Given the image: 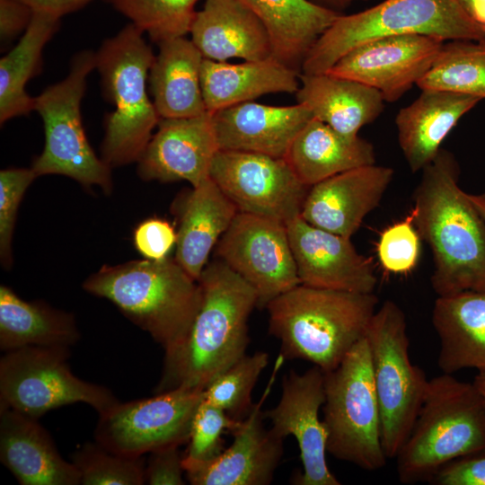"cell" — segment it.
<instances>
[{
	"label": "cell",
	"mask_w": 485,
	"mask_h": 485,
	"mask_svg": "<svg viewBox=\"0 0 485 485\" xmlns=\"http://www.w3.org/2000/svg\"><path fill=\"white\" fill-rule=\"evenodd\" d=\"M312 3L326 8L328 10H331L340 13H343L342 12L349 7L353 3L357 1H367V0H309Z\"/></svg>",
	"instance_id": "obj_47"
},
{
	"label": "cell",
	"mask_w": 485,
	"mask_h": 485,
	"mask_svg": "<svg viewBox=\"0 0 485 485\" xmlns=\"http://www.w3.org/2000/svg\"><path fill=\"white\" fill-rule=\"evenodd\" d=\"M190 33L204 58L258 61L272 57L265 25L241 0H204Z\"/></svg>",
	"instance_id": "obj_23"
},
{
	"label": "cell",
	"mask_w": 485,
	"mask_h": 485,
	"mask_svg": "<svg viewBox=\"0 0 485 485\" xmlns=\"http://www.w3.org/2000/svg\"><path fill=\"white\" fill-rule=\"evenodd\" d=\"M83 288L115 304L151 335L164 357L184 342L202 297L198 281L168 257L104 265L85 279Z\"/></svg>",
	"instance_id": "obj_4"
},
{
	"label": "cell",
	"mask_w": 485,
	"mask_h": 485,
	"mask_svg": "<svg viewBox=\"0 0 485 485\" xmlns=\"http://www.w3.org/2000/svg\"><path fill=\"white\" fill-rule=\"evenodd\" d=\"M82 485L145 484L146 461L109 451L96 441L79 446L72 454Z\"/></svg>",
	"instance_id": "obj_37"
},
{
	"label": "cell",
	"mask_w": 485,
	"mask_h": 485,
	"mask_svg": "<svg viewBox=\"0 0 485 485\" xmlns=\"http://www.w3.org/2000/svg\"><path fill=\"white\" fill-rule=\"evenodd\" d=\"M378 303L374 293L300 284L266 305L269 332L285 360H305L326 373L365 337Z\"/></svg>",
	"instance_id": "obj_3"
},
{
	"label": "cell",
	"mask_w": 485,
	"mask_h": 485,
	"mask_svg": "<svg viewBox=\"0 0 485 485\" xmlns=\"http://www.w3.org/2000/svg\"><path fill=\"white\" fill-rule=\"evenodd\" d=\"M263 22L271 41L272 58L300 73L320 36L342 13L309 0H241Z\"/></svg>",
	"instance_id": "obj_31"
},
{
	"label": "cell",
	"mask_w": 485,
	"mask_h": 485,
	"mask_svg": "<svg viewBox=\"0 0 485 485\" xmlns=\"http://www.w3.org/2000/svg\"><path fill=\"white\" fill-rule=\"evenodd\" d=\"M209 176L239 212L284 224L300 216L310 189L285 158L256 152L219 149Z\"/></svg>",
	"instance_id": "obj_13"
},
{
	"label": "cell",
	"mask_w": 485,
	"mask_h": 485,
	"mask_svg": "<svg viewBox=\"0 0 485 485\" xmlns=\"http://www.w3.org/2000/svg\"><path fill=\"white\" fill-rule=\"evenodd\" d=\"M33 9L22 0H0V39L4 43L24 32L29 26Z\"/></svg>",
	"instance_id": "obj_44"
},
{
	"label": "cell",
	"mask_w": 485,
	"mask_h": 485,
	"mask_svg": "<svg viewBox=\"0 0 485 485\" xmlns=\"http://www.w3.org/2000/svg\"><path fill=\"white\" fill-rule=\"evenodd\" d=\"M314 118L308 107L239 103L212 113L219 149L256 152L276 157L289 146Z\"/></svg>",
	"instance_id": "obj_21"
},
{
	"label": "cell",
	"mask_w": 485,
	"mask_h": 485,
	"mask_svg": "<svg viewBox=\"0 0 485 485\" xmlns=\"http://www.w3.org/2000/svg\"><path fill=\"white\" fill-rule=\"evenodd\" d=\"M219 260L255 290L258 307L300 285L286 224L238 212L216 247Z\"/></svg>",
	"instance_id": "obj_14"
},
{
	"label": "cell",
	"mask_w": 485,
	"mask_h": 485,
	"mask_svg": "<svg viewBox=\"0 0 485 485\" xmlns=\"http://www.w3.org/2000/svg\"><path fill=\"white\" fill-rule=\"evenodd\" d=\"M444 42L420 34L374 39L350 49L325 73L360 82L393 102L428 71Z\"/></svg>",
	"instance_id": "obj_16"
},
{
	"label": "cell",
	"mask_w": 485,
	"mask_h": 485,
	"mask_svg": "<svg viewBox=\"0 0 485 485\" xmlns=\"http://www.w3.org/2000/svg\"><path fill=\"white\" fill-rule=\"evenodd\" d=\"M324 401V372L313 366L302 374L290 370L284 375L278 403L263 412L276 436H292L297 442L303 472L295 475L294 484H340L326 462L327 431L319 417Z\"/></svg>",
	"instance_id": "obj_15"
},
{
	"label": "cell",
	"mask_w": 485,
	"mask_h": 485,
	"mask_svg": "<svg viewBox=\"0 0 485 485\" xmlns=\"http://www.w3.org/2000/svg\"><path fill=\"white\" fill-rule=\"evenodd\" d=\"M463 11L485 31V0H457Z\"/></svg>",
	"instance_id": "obj_46"
},
{
	"label": "cell",
	"mask_w": 485,
	"mask_h": 485,
	"mask_svg": "<svg viewBox=\"0 0 485 485\" xmlns=\"http://www.w3.org/2000/svg\"><path fill=\"white\" fill-rule=\"evenodd\" d=\"M404 34L427 35L443 41L485 40V31L457 0H384L364 11L338 16L308 52L301 74L325 73L364 42Z\"/></svg>",
	"instance_id": "obj_7"
},
{
	"label": "cell",
	"mask_w": 485,
	"mask_h": 485,
	"mask_svg": "<svg viewBox=\"0 0 485 485\" xmlns=\"http://www.w3.org/2000/svg\"><path fill=\"white\" fill-rule=\"evenodd\" d=\"M454 155L441 148L422 170L411 210L414 225L430 247L431 286L438 296L485 291V219L459 186Z\"/></svg>",
	"instance_id": "obj_1"
},
{
	"label": "cell",
	"mask_w": 485,
	"mask_h": 485,
	"mask_svg": "<svg viewBox=\"0 0 485 485\" xmlns=\"http://www.w3.org/2000/svg\"><path fill=\"white\" fill-rule=\"evenodd\" d=\"M34 11V10H33ZM59 17L34 11L19 42L0 59V122L35 110V98L25 90L40 68L42 50L59 27Z\"/></svg>",
	"instance_id": "obj_33"
},
{
	"label": "cell",
	"mask_w": 485,
	"mask_h": 485,
	"mask_svg": "<svg viewBox=\"0 0 485 485\" xmlns=\"http://www.w3.org/2000/svg\"><path fill=\"white\" fill-rule=\"evenodd\" d=\"M198 281L199 308L184 342L164 357L155 393L180 387L205 389L246 354L248 321L258 307L255 290L221 260L207 264Z\"/></svg>",
	"instance_id": "obj_2"
},
{
	"label": "cell",
	"mask_w": 485,
	"mask_h": 485,
	"mask_svg": "<svg viewBox=\"0 0 485 485\" xmlns=\"http://www.w3.org/2000/svg\"><path fill=\"white\" fill-rule=\"evenodd\" d=\"M481 100L447 91L423 89L395 117L398 142L410 170L422 171L461 118Z\"/></svg>",
	"instance_id": "obj_24"
},
{
	"label": "cell",
	"mask_w": 485,
	"mask_h": 485,
	"mask_svg": "<svg viewBox=\"0 0 485 485\" xmlns=\"http://www.w3.org/2000/svg\"><path fill=\"white\" fill-rule=\"evenodd\" d=\"M485 448V401L472 383L443 373L428 381L412 428L401 447V482L428 481L447 463Z\"/></svg>",
	"instance_id": "obj_5"
},
{
	"label": "cell",
	"mask_w": 485,
	"mask_h": 485,
	"mask_svg": "<svg viewBox=\"0 0 485 485\" xmlns=\"http://www.w3.org/2000/svg\"><path fill=\"white\" fill-rule=\"evenodd\" d=\"M218 150L212 113L161 119L137 161V172L146 181H187L196 187L210 177Z\"/></svg>",
	"instance_id": "obj_19"
},
{
	"label": "cell",
	"mask_w": 485,
	"mask_h": 485,
	"mask_svg": "<svg viewBox=\"0 0 485 485\" xmlns=\"http://www.w3.org/2000/svg\"><path fill=\"white\" fill-rule=\"evenodd\" d=\"M34 11H40L61 18L75 12L92 0H22Z\"/></svg>",
	"instance_id": "obj_45"
},
{
	"label": "cell",
	"mask_w": 485,
	"mask_h": 485,
	"mask_svg": "<svg viewBox=\"0 0 485 485\" xmlns=\"http://www.w3.org/2000/svg\"><path fill=\"white\" fill-rule=\"evenodd\" d=\"M485 100V40L444 42L428 71L416 84Z\"/></svg>",
	"instance_id": "obj_34"
},
{
	"label": "cell",
	"mask_w": 485,
	"mask_h": 485,
	"mask_svg": "<svg viewBox=\"0 0 485 485\" xmlns=\"http://www.w3.org/2000/svg\"><path fill=\"white\" fill-rule=\"evenodd\" d=\"M133 239L136 249L143 257L160 260L167 258L176 244L177 233L168 221L150 218L137 225Z\"/></svg>",
	"instance_id": "obj_41"
},
{
	"label": "cell",
	"mask_w": 485,
	"mask_h": 485,
	"mask_svg": "<svg viewBox=\"0 0 485 485\" xmlns=\"http://www.w3.org/2000/svg\"><path fill=\"white\" fill-rule=\"evenodd\" d=\"M299 80L297 102L346 137H358L361 128L375 121L384 110L383 95L360 82L328 73L300 74Z\"/></svg>",
	"instance_id": "obj_26"
},
{
	"label": "cell",
	"mask_w": 485,
	"mask_h": 485,
	"mask_svg": "<svg viewBox=\"0 0 485 485\" xmlns=\"http://www.w3.org/2000/svg\"><path fill=\"white\" fill-rule=\"evenodd\" d=\"M35 419L0 408V460L22 485H78L80 474Z\"/></svg>",
	"instance_id": "obj_22"
},
{
	"label": "cell",
	"mask_w": 485,
	"mask_h": 485,
	"mask_svg": "<svg viewBox=\"0 0 485 485\" xmlns=\"http://www.w3.org/2000/svg\"><path fill=\"white\" fill-rule=\"evenodd\" d=\"M469 198L485 219V191L480 194H469Z\"/></svg>",
	"instance_id": "obj_48"
},
{
	"label": "cell",
	"mask_w": 485,
	"mask_h": 485,
	"mask_svg": "<svg viewBox=\"0 0 485 485\" xmlns=\"http://www.w3.org/2000/svg\"><path fill=\"white\" fill-rule=\"evenodd\" d=\"M202 388L180 387L128 402L119 401L99 414L95 441L128 456L189 442L195 413L204 400Z\"/></svg>",
	"instance_id": "obj_12"
},
{
	"label": "cell",
	"mask_w": 485,
	"mask_h": 485,
	"mask_svg": "<svg viewBox=\"0 0 485 485\" xmlns=\"http://www.w3.org/2000/svg\"><path fill=\"white\" fill-rule=\"evenodd\" d=\"M419 234L410 212L403 220L386 227L377 242V256L384 269L402 274L412 270L419 257Z\"/></svg>",
	"instance_id": "obj_39"
},
{
	"label": "cell",
	"mask_w": 485,
	"mask_h": 485,
	"mask_svg": "<svg viewBox=\"0 0 485 485\" xmlns=\"http://www.w3.org/2000/svg\"><path fill=\"white\" fill-rule=\"evenodd\" d=\"M234 204L209 177L193 187L181 215L176 261L198 280L213 248L238 214Z\"/></svg>",
	"instance_id": "obj_29"
},
{
	"label": "cell",
	"mask_w": 485,
	"mask_h": 485,
	"mask_svg": "<svg viewBox=\"0 0 485 485\" xmlns=\"http://www.w3.org/2000/svg\"><path fill=\"white\" fill-rule=\"evenodd\" d=\"M143 34L129 23L95 53L105 97L115 107L101 145V158L110 168L137 162L161 119L146 91L155 56Z\"/></svg>",
	"instance_id": "obj_6"
},
{
	"label": "cell",
	"mask_w": 485,
	"mask_h": 485,
	"mask_svg": "<svg viewBox=\"0 0 485 485\" xmlns=\"http://www.w3.org/2000/svg\"><path fill=\"white\" fill-rule=\"evenodd\" d=\"M96 66L95 53L84 50L71 60L68 75L35 97V110L41 116L45 146L31 169L38 176L61 174L84 187L112 190L111 168L91 147L81 117V101L88 75Z\"/></svg>",
	"instance_id": "obj_10"
},
{
	"label": "cell",
	"mask_w": 485,
	"mask_h": 485,
	"mask_svg": "<svg viewBox=\"0 0 485 485\" xmlns=\"http://www.w3.org/2000/svg\"><path fill=\"white\" fill-rule=\"evenodd\" d=\"M199 0H109L149 38L162 41L185 37L190 31Z\"/></svg>",
	"instance_id": "obj_35"
},
{
	"label": "cell",
	"mask_w": 485,
	"mask_h": 485,
	"mask_svg": "<svg viewBox=\"0 0 485 485\" xmlns=\"http://www.w3.org/2000/svg\"><path fill=\"white\" fill-rule=\"evenodd\" d=\"M185 474L178 445L149 453L145 466V483L149 485H183Z\"/></svg>",
	"instance_id": "obj_43"
},
{
	"label": "cell",
	"mask_w": 485,
	"mask_h": 485,
	"mask_svg": "<svg viewBox=\"0 0 485 485\" xmlns=\"http://www.w3.org/2000/svg\"><path fill=\"white\" fill-rule=\"evenodd\" d=\"M428 481L436 485H485V448L447 463Z\"/></svg>",
	"instance_id": "obj_42"
},
{
	"label": "cell",
	"mask_w": 485,
	"mask_h": 485,
	"mask_svg": "<svg viewBox=\"0 0 485 485\" xmlns=\"http://www.w3.org/2000/svg\"><path fill=\"white\" fill-rule=\"evenodd\" d=\"M307 187L355 168L375 164L374 146L359 137H346L313 118L295 137L284 156Z\"/></svg>",
	"instance_id": "obj_30"
},
{
	"label": "cell",
	"mask_w": 485,
	"mask_h": 485,
	"mask_svg": "<svg viewBox=\"0 0 485 485\" xmlns=\"http://www.w3.org/2000/svg\"><path fill=\"white\" fill-rule=\"evenodd\" d=\"M393 174L392 168L375 163L323 180L309 189L300 216L318 228L351 238L380 204Z\"/></svg>",
	"instance_id": "obj_20"
},
{
	"label": "cell",
	"mask_w": 485,
	"mask_h": 485,
	"mask_svg": "<svg viewBox=\"0 0 485 485\" xmlns=\"http://www.w3.org/2000/svg\"><path fill=\"white\" fill-rule=\"evenodd\" d=\"M240 421L203 400L192 421L182 463H206L217 457L225 450L223 434L232 433Z\"/></svg>",
	"instance_id": "obj_38"
},
{
	"label": "cell",
	"mask_w": 485,
	"mask_h": 485,
	"mask_svg": "<svg viewBox=\"0 0 485 485\" xmlns=\"http://www.w3.org/2000/svg\"><path fill=\"white\" fill-rule=\"evenodd\" d=\"M286 225L300 284L374 293L377 278L372 260L358 253L350 238L318 228L301 216Z\"/></svg>",
	"instance_id": "obj_18"
},
{
	"label": "cell",
	"mask_w": 485,
	"mask_h": 485,
	"mask_svg": "<svg viewBox=\"0 0 485 485\" xmlns=\"http://www.w3.org/2000/svg\"><path fill=\"white\" fill-rule=\"evenodd\" d=\"M36 177L31 168L0 172V259L5 269H10L13 263L12 238L19 205Z\"/></svg>",
	"instance_id": "obj_40"
},
{
	"label": "cell",
	"mask_w": 485,
	"mask_h": 485,
	"mask_svg": "<svg viewBox=\"0 0 485 485\" xmlns=\"http://www.w3.org/2000/svg\"><path fill=\"white\" fill-rule=\"evenodd\" d=\"M485 401V370L478 371L472 382Z\"/></svg>",
	"instance_id": "obj_49"
},
{
	"label": "cell",
	"mask_w": 485,
	"mask_h": 485,
	"mask_svg": "<svg viewBox=\"0 0 485 485\" xmlns=\"http://www.w3.org/2000/svg\"><path fill=\"white\" fill-rule=\"evenodd\" d=\"M365 338L380 410L381 443L387 459H392L412 428L429 380L410 361L406 317L393 301H384L375 311Z\"/></svg>",
	"instance_id": "obj_9"
},
{
	"label": "cell",
	"mask_w": 485,
	"mask_h": 485,
	"mask_svg": "<svg viewBox=\"0 0 485 485\" xmlns=\"http://www.w3.org/2000/svg\"><path fill=\"white\" fill-rule=\"evenodd\" d=\"M324 391L327 453L366 471L383 468L388 459L381 443L380 410L365 337L336 368L324 373Z\"/></svg>",
	"instance_id": "obj_8"
},
{
	"label": "cell",
	"mask_w": 485,
	"mask_h": 485,
	"mask_svg": "<svg viewBox=\"0 0 485 485\" xmlns=\"http://www.w3.org/2000/svg\"><path fill=\"white\" fill-rule=\"evenodd\" d=\"M432 323L440 341L437 365L443 373L485 370V291L438 296Z\"/></svg>",
	"instance_id": "obj_25"
},
{
	"label": "cell",
	"mask_w": 485,
	"mask_h": 485,
	"mask_svg": "<svg viewBox=\"0 0 485 485\" xmlns=\"http://www.w3.org/2000/svg\"><path fill=\"white\" fill-rule=\"evenodd\" d=\"M80 332L73 314L40 301H25L0 287V348L74 346Z\"/></svg>",
	"instance_id": "obj_32"
},
{
	"label": "cell",
	"mask_w": 485,
	"mask_h": 485,
	"mask_svg": "<svg viewBox=\"0 0 485 485\" xmlns=\"http://www.w3.org/2000/svg\"><path fill=\"white\" fill-rule=\"evenodd\" d=\"M268 364L269 355L264 351L245 354L209 383L204 401L242 420L253 406L252 390Z\"/></svg>",
	"instance_id": "obj_36"
},
{
	"label": "cell",
	"mask_w": 485,
	"mask_h": 485,
	"mask_svg": "<svg viewBox=\"0 0 485 485\" xmlns=\"http://www.w3.org/2000/svg\"><path fill=\"white\" fill-rule=\"evenodd\" d=\"M300 74L272 57L240 64L204 58L200 82L206 110L214 113L264 94L296 93Z\"/></svg>",
	"instance_id": "obj_27"
},
{
	"label": "cell",
	"mask_w": 485,
	"mask_h": 485,
	"mask_svg": "<svg viewBox=\"0 0 485 485\" xmlns=\"http://www.w3.org/2000/svg\"><path fill=\"white\" fill-rule=\"evenodd\" d=\"M285 359H276L268 385L235 429L233 443L215 459L198 463H182L185 476L192 485H268L281 461L284 439L265 428L261 407L269 394Z\"/></svg>",
	"instance_id": "obj_17"
},
{
	"label": "cell",
	"mask_w": 485,
	"mask_h": 485,
	"mask_svg": "<svg viewBox=\"0 0 485 485\" xmlns=\"http://www.w3.org/2000/svg\"><path fill=\"white\" fill-rule=\"evenodd\" d=\"M70 348L29 346L4 352L0 359V408L39 419L57 408L85 403L99 414L118 402L108 388L75 376Z\"/></svg>",
	"instance_id": "obj_11"
},
{
	"label": "cell",
	"mask_w": 485,
	"mask_h": 485,
	"mask_svg": "<svg viewBox=\"0 0 485 485\" xmlns=\"http://www.w3.org/2000/svg\"><path fill=\"white\" fill-rule=\"evenodd\" d=\"M158 46L149 82L160 119L190 118L207 112L200 82L201 52L185 37L170 39Z\"/></svg>",
	"instance_id": "obj_28"
}]
</instances>
